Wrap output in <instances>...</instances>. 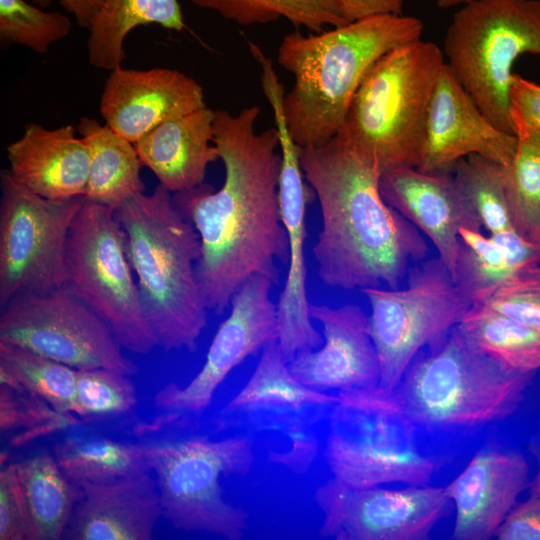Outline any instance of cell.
Segmentation results:
<instances>
[{
	"instance_id": "obj_48",
	"label": "cell",
	"mask_w": 540,
	"mask_h": 540,
	"mask_svg": "<svg viewBox=\"0 0 540 540\" xmlns=\"http://www.w3.org/2000/svg\"><path fill=\"white\" fill-rule=\"evenodd\" d=\"M529 239L540 241V227L530 234Z\"/></svg>"
},
{
	"instance_id": "obj_26",
	"label": "cell",
	"mask_w": 540,
	"mask_h": 540,
	"mask_svg": "<svg viewBox=\"0 0 540 540\" xmlns=\"http://www.w3.org/2000/svg\"><path fill=\"white\" fill-rule=\"evenodd\" d=\"M461 244L452 275L472 304L484 302L504 281L540 264V241L508 230L484 236L481 231L463 228Z\"/></svg>"
},
{
	"instance_id": "obj_1",
	"label": "cell",
	"mask_w": 540,
	"mask_h": 540,
	"mask_svg": "<svg viewBox=\"0 0 540 540\" xmlns=\"http://www.w3.org/2000/svg\"><path fill=\"white\" fill-rule=\"evenodd\" d=\"M257 105L215 110L214 144L225 168L222 186L202 183L173 201L201 240L197 277L209 310L222 314L238 288L264 274L278 283L275 261L288 262L279 202L281 153L276 127L257 132Z\"/></svg>"
},
{
	"instance_id": "obj_4",
	"label": "cell",
	"mask_w": 540,
	"mask_h": 540,
	"mask_svg": "<svg viewBox=\"0 0 540 540\" xmlns=\"http://www.w3.org/2000/svg\"><path fill=\"white\" fill-rule=\"evenodd\" d=\"M115 213L158 346L195 352L209 310L196 272L198 232L161 185L127 200Z\"/></svg>"
},
{
	"instance_id": "obj_19",
	"label": "cell",
	"mask_w": 540,
	"mask_h": 540,
	"mask_svg": "<svg viewBox=\"0 0 540 540\" xmlns=\"http://www.w3.org/2000/svg\"><path fill=\"white\" fill-rule=\"evenodd\" d=\"M517 137L495 126L444 64L429 105L421 161L424 172L448 171L460 159L479 155L507 166Z\"/></svg>"
},
{
	"instance_id": "obj_27",
	"label": "cell",
	"mask_w": 540,
	"mask_h": 540,
	"mask_svg": "<svg viewBox=\"0 0 540 540\" xmlns=\"http://www.w3.org/2000/svg\"><path fill=\"white\" fill-rule=\"evenodd\" d=\"M77 130L90 149V169L84 198L115 210L145 192L142 163L135 145L105 123L83 116Z\"/></svg>"
},
{
	"instance_id": "obj_35",
	"label": "cell",
	"mask_w": 540,
	"mask_h": 540,
	"mask_svg": "<svg viewBox=\"0 0 540 540\" xmlns=\"http://www.w3.org/2000/svg\"><path fill=\"white\" fill-rule=\"evenodd\" d=\"M515 135L517 148L504 166V185L512 225L529 238L540 227V152L524 134Z\"/></svg>"
},
{
	"instance_id": "obj_20",
	"label": "cell",
	"mask_w": 540,
	"mask_h": 540,
	"mask_svg": "<svg viewBox=\"0 0 540 540\" xmlns=\"http://www.w3.org/2000/svg\"><path fill=\"white\" fill-rule=\"evenodd\" d=\"M380 192L390 207L429 237L453 275L460 230L481 231L483 226L452 172H424L416 167L388 170L382 173Z\"/></svg>"
},
{
	"instance_id": "obj_8",
	"label": "cell",
	"mask_w": 540,
	"mask_h": 540,
	"mask_svg": "<svg viewBox=\"0 0 540 540\" xmlns=\"http://www.w3.org/2000/svg\"><path fill=\"white\" fill-rule=\"evenodd\" d=\"M160 494L162 517L184 532H207L240 540L248 512L224 498L221 476L244 477L255 460L254 440L208 435L164 438L144 443Z\"/></svg>"
},
{
	"instance_id": "obj_36",
	"label": "cell",
	"mask_w": 540,
	"mask_h": 540,
	"mask_svg": "<svg viewBox=\"0 0 540 540\" xmlns=\"http://www.w3.org/2000/svg\"><path fill=\"white\" fill-rule=\"evenodd\" d=\"M71 20L58 11L44 8L26 0H0V40L5 45H20L38 54L67 37Z\"/></svg>"
},
{
	"instance_id": "obj_29",
	"label": "cell",
	"mask_w": 540,
	"mask_h": 540,
	"mask_svg": "<svg viewBox=\"0 0 540 540\" xmlns=\"http://www.w3.org/2000/svg\"><path fill=\"white\" fill-rule=\"evenodd\" d=\"M30 524V540L62 539L81 489L44 453L14 463Z\"/></svg>"
},
{
	"instance_id": "obj_28",
	"label": "cell",
	"mask_w": 540,
	"mask_h": 540,
	"mask_svg": "<svg viewBox=\"0 0 540 540\" xmlns=\"http://www.w3.org/2000/svg\"><path fill=\"white\" fill-rule=\"evenodd\" d=\"M156 24L168 30L186 28L178 0H102L88 31L89 63L103 70L122 66L124 43L138 26Z\"/></svg>"
},
{
	"instance_id": "obj_31",
	"label": "cell",
	"mask_w": 540,
	"mask_h": 540,
	"mask_svg": "<svg viewBox=\"0 0 540 540\" xmlns=\"http://www.w3.org/2000/svg\"><path fill=\"white\" fill-rule=\"evenodd\" d=\"M475 350L520 372L540 370V333L482 304H472L456 326Z\"/></svg>"
},
{
	"instance_id": "obj_17",
	"label": "cell",
	"mask_w": 540,
	"mask_h": 540,
	"mask_svg": "<svg viewBox=\"0 0 540 540\" xmlns=\"http://www.w3.org/2000/svg\"><path fill=\"white\" fill-rule=\"evenodd\" d=\"M274 281L267 275L248 278L234 293L230 313L219 325L205 363L185 386L172 382L155 395V405L165 413L193 416L211 404L217 388L245 359L277 338L276 303L271 299Z\"/></svg>"
},
{
	"instance_id": "obj_3",
	"label": "cell",
	"mask_w": 540,
	"mask_h": 540,
	"mask_svg": "<svg viewBox=\"0 0 540 540\" xmlns=\"http://www.w3.org/2000/svg\"><path fill=\"white\" fill-rule=\"evenodd\" d=\"M423 23L413 16L382 15L304 35H285L278 64L294 77L282 108L299 147L334 138L350 103L373 64L392 49L421 38Z\"/></svg>"
},
{
	"instance_id": "obj_46",
	"label": "cell",
	"mask_w": 540,
	"mask_h": 540,
	"mask_svg": "<svg viewBox=\"0 0 540 540\" xmlns=\"http://www.w3.org/2000/svg\"><path fill=\"white\" fill-rule=\"evenodd\" d=\"M511 117L515 131H519L538 149L540 152V129L527 124L518 114L511 108Z\"/></svg>"
},
{
	"instance_id": "obj_21",
	"label": "cell",
	"mask_w": 540,
	"mask_h": 540,
	"mask_svg": "<svg viewBox=\"0 0 540 540\" xmlns=\"http://www.w3.org/2000/svg\"><path fill=\"white\" fill-rule=\"evenodd\" d=\"M204 106L201 85L179 70L120 66L110 71L99 111L107 126L134 144L160 124Z\"/></svg>"
},
{
	"instance_id": "obj_40",
	"label": "cell",
	"mask_w": 540,
	"mask_h": 540,
	"mask_svg": "<svg viewBox=\"0 0 540 540\" xmlns=\"http://www.w3.org/2000/svg\"><path fill=\"white\" fill-rule=\"evenodd\" d=\"M30 524L14 464L0 472V540H30Z\"/></svg>"
},
{
	"instance_id": "obj_43",
	"label": "cell",
	"mask_w": 540,
	"mask_h": 540,
	"mask_svg": "<svg viewBox=\"0 0 540 540\" xmlns=\"http://www.w3.org/2000/svg\"><path fill=\"white\" fill-rule=\"evenodd\" d=\"M348 22L382 15H402L405 0H335Z\"/></svg>"
},
{
	"instance_id": "obj_39",
	"label": "cell",
	"mask_w": 540,
	"mask_h": 540,
	"mask_svg": "<svg viewBox=\"0 0 540 540\" xmlns=\"http://www.w3.org/2000/svg\"><path fill=\"white\" fill-rule=\"evenodd\" d=\"M482 304L540 333V266L504 281Z\"/></svg>"
},
{
	"instance_id": "obj_42",
	"label": "cell",
	"mask_w": 540,
	"mask_h": 540,
	"mask_svg": "<svg viewBox=\"0 0 540 540\" xmlns=\"http://www.w3.org/2000/svg\"><path fill=\"white\" fill-rule=\"evenodd\" d=\"M511 108L530 126L540 129V85L514 73Z\"/></svg>"
},
{
	"instance_id": "obj_45",
	"label": "cell",
	"mask_w": 540,
	"mask_h": 540,
	"mask_svg": "<svg viewBox=\"0 0 540 540\" xmlns=\"http://www.w3.org/2000/svg\"><path fill=\"white\" fill-rule=\"evenodd\" d=\"M529 450L537 460L538 469L529 485L530 495H540V419L529 443Z\"/></svg>"
},
{
	"instance_id": "obj_18",
	"label": "cell",
	"mask_w": 540,
	"mask_h": 540,
	"mask_svg": "<svg viewBox=\"0 0 540 540\" xmlns=\"http://www.w3.org/2000/svg\"><path fill=\"white\" fill-rule=\"evenodd\" d=\"M310 316L322 327L323 344L298 352L288 362L292 375L324 393L379 385V358L361 307L310 304Z\"/></svg>"
},
{
	"instance_id": "obj_2",
	"label": "cell",
	"mask_w": 540,
	"mask_h": 540,
	"mask_svg": "<svg viewBox=\"0 0 540 540\" xmlns=\"http://www.w3.org/2000/svg\"><path fill=\"white\" fill-rule=\"evenodd\" d=\"M299 156L321 209L312 252L323 283L344 290L399 288L410 263L424 259L428 246L417 227L383 199L380 168L338 136L300 147Z\"/></svg>"
},
{
	"instance_id": "obj_41",
	"label": "cell",
	"mask_w": 540,
	"mask_h": 540,
	"mask_svg": "<svg viewBox=\"0 0 540 540\" xmlns=\"http://www.w3.org/2000/svg\"><path fill=\"white\" fill-rule=\"evenodd\" d=\"M498 540H540V495L517 503L498 529Z\"/></svg>"
},
{
	"instance_id": "obj_9",
	"label": "cell",
	"mask_w": 540,
	"mask_h": 540,
	"mask_svg": "<svg viewBox=\"0 0 540 540\" xmlns=\"http://www.w3.org/2000/svg\"><path fill=\"white\" fill-rule=\"evenodd\" d=\"M445 62L484 115L514 133L513 65L540 55V0H474L454 15L444 38Z\"/></svg>"
},
{
	"instance_id": "obj_25",
	"label": "cell",
	"mask_w": 540,
	"mask_h": 540,
	"mask_svg": "<svg viewBox=\"0 0 540 540\" xmlns=\"http://www.w3.org/2000/svg\"><path fill=\"white\" fill-rule=\"evenodd\" d=\"M214 119L215 110L204 106L160 124L134 143L142 165L170 193L204 183L208 166L219 159Z\"/></svg>"
},
{
	"instance_id": "obj_6",
	"label": "cell",
	"mask_w": 540,
	"mask_h": 540,
	"mask_svg": "<svg viewBox=\"0 0 540 540\" xmlns=\"http://www.w3.org/2000/svg\"><path fill=\"white\" fill-rule=\"evenodd\" d=\"M444 64L442 50L421 38L392 49L363 78L336 136L382 173L417 168Z\"/></svg>"
},
{
	"instance_id": "obj_16",
	"label": "cell",
	"mask_w": 540,
	"mask_h": 540,
	"mask_svg": "<svg viewBox=\"0 0 540 540\" xmlns=\"http://www.w3.org/2000/svg\"><path fill=\"white\" fill-rule=\"evenodd\" d=\"M263 93L270 104L281 150L279 202L282 223L288 236V272L276 303L277 340L289 362L298 352L316 349L323 344V335L312 324L306 290L304 241L307 205L316 197L307 182L300 163V147L291 137L282 108L283 85L268 83Z\"/></svg>"
},
{
	"instance_id": "obj_32",
	"label": "cell",
	"mask_w": 540,
	"mask_h": 540,
	"mask_svg": "<svg viewBox=\"0 0 540 540\" xmlns=\"http://www.w3.org/2000/svg\"><path fill=\"white\" fill-rule=\"evenodd\" d=\"M77 369L28 349L0 342V380L18 384L54 410L74 414Z\"/></svg>"
},
{
	"instance_id": "obj_47",
	"label": "cell",
	"mask_w": 540,
	"mask_h": 540,
	"mask_svg": "<svg viewBox=\"0 0 540 540\" xmlns=\"http://www.w3.org/2000/svg\"><path fill=\"white\" fill-rule=\"evenodd\" d=\"M474 0H435L436 4L440 8H451L458 5H464Z\"/></svg>"
},
{
	"instance_id": "obj_11",
	"label": "cell",
	"mask_w": 540,
	"mask_h": 540,
	"mask_svg": "<svg viewBox=\"0 0 540 540\" xmlns=\"http://www.w3.org/2000/svg\"><path fill=\"white\" fill-rule=\"evenodd\" d=\"M406 276L402 289H361L386 389H396L415 356L442 340L472 305L439 257L419 261Z\"/></svg>"
},
{
	"instance_id": "obj_44",
	"label": "cell",
	"mask_w": 540,
	"mask_h": 540,
	"mask_svg": "<svg viewBox=\"0 0 540 540\" xmlns=\"http://www.w3.org/2000/svg\"><path fill=\"white\" fill-rule=\"evenodd\" d=\"M34 3L42 8H47L55 0H33ZM62 7L74 16L77 23L86 29H89L92 21L96 17L102 0H58Z\"/></svg>"
},
{
	"instance_id": "obj_22",
	"label": "cell",
	"mask_w": 540,
	"mask_h": 540,
	"mask_svg": "<svg viewBox=\"0 0 540 540\" xmlns=\"http://www.w3.org/2000/svg\"><path fill=\"white\" fill-rule=\"evenodd\" d=\"M530 467L517 449L488 445L445 486L455 509L453 540H490L529 488Z\"/></svg>"
},
{
	"instance_id": "obj_15",
	"label": "cell",
	"mask_w": 540,
	"mask_h": 540,
	"mask_svg": "<svg viewBox=\"0 0 540 540\" xmlns=\"http://www.w3.org/2000/svg\"><path fill=\"white\" fill-rule=\"evenodd\" d=\"M319 535L336 540H427L454 508L445 487L355 488L333 477L314 492Z\"/></svg>"
},
{
	"instance_id": "obj_5",
	"label": "cell",
	"mask_w": 540,
	"mask_h": 540,
	"mask_svg": "<svg viewBox=\"0 0 540 540\" xmlns=\"http://www.w3.org/2000/svg\"><path fill=\"white\" fill-rule=\"evenodd\" d=\"M535 375L475 350L455 326L415 356L395 390L423 434L464 436L512 416Z\"/></svg>"
},
{
	"instance_id": "obj_23",
	"label": "cell",
	"mask_w": 540,
	"mask_h": 540,
	"mask_svg": "<svg viewBox=\"0 0 540 540\" xmlns=\"http://www.w3.org/2000/svg\"><path fill=\"white\" fill-rule=\"evenodd\" d=\"M63 539L150 540L162 516L150 472L108 483H82Z\"/></svg>"
},
{
	"instance_id": "obj_34",
	"label": "cell",
	"mask_w": 540,
	"mask_h": 540,
	"mask_svg": "<svg viewBox=\"0 0 540 540\" xmlns=\"http://www.w3.org/2000/svg\"><path fill=\"white\" fill-rule=\"evenodd\" d=\"M490 235L515 230L504 185V166L479 155L458 160L450 169Z\"/></svg>"
},
{
	"instance_id": "obj_33",
	"label": "cell",
	"mask_w": 540,
	"mask_h": 540,
	"mask_svg": "<svg viewBox=\"0 0 540 540\" xmlns=\"http://www.w3.org/2000/svg\"><path fill=\"white\" fill-rule=\"evenodd\" d=\"M189 1L243 26L266 24L285 18L297 29L304 27L313 32H321L325 27H338L348 23L342 17L335 0Z\"/></svg>"
},
{
	"instance_id": "obj_37",
	"label": "cell",
	"mask_w": 540,
	"mask_h": 540,
	"mask_svg": "<svg viewBox=\"0 0 540 540\" xmlns=\"http://www.w3.org/2000/svg\"><path fill=\"white\" fill-rule=\"evenodd\" d=\"M74 414L54 410L46 401L10 381L0 380V427L2 432L24 429L11 444L23 445L39 436L69 425L83 423Z\"/></svg>"
},
{
	"instance_id": "obj_12",
	"label": "cell",
	"mask_w": 540,
	"mask_h": 540,
	"mask_svg": "<svg viewBox=\"0 0 540 540\" xmlns=\"http://www.w3.org/2000/svg\"><path fill=\"white\" fill-rule=\"evenodd\" d=\"M336 394L313 390L291 373L277 338L261 350L260 359L239 392L213 420L215 431L245 427L277 435L283 441L272 463L294 475L308 472L319 452L318 429L327 422Z\"/></svg>"
},
{
	"instance_id": "obj_13",
	"label": "cell",
	"mask_w": 540,
	"mask_h": 540,
	"mask_svg": "<svg viewBox=\"0 0 540 540\" xmlns=\"http://www.w3.org/2000/svg\"><path fill=\"white\" fill-rule=\"evenodd\" d=\"M0 309L23 293L66 284L68 235L83 197L49 200L0 174Z\"/></svg>"
},
{
	"instance_id": "obj_10",
	"label": "cell",
	"mask_w": 540,
	"mask_h": 540,
	"mask_svg": "<svg viewBox=\"0 0 540 540\" xmlns=\"http://www.w3.org/2000/svg\"><path fill=\"white\" fill-rule=\"evenodd\" d=\"M66 271L65 286L106 323L122 347L145 355L158 346L114 208L83 199L68 235Z\"/></svg>"
},
{
	"instance_id": "obj_7",
	"label": "cell",
	"mask_w": 540,
	"mask_h": 540,
	"mask_svg": "<svg viewBox=\"0 0 540 540\" xmlns=\"http://www.w3.org/2000/svg\"><path fill=\"white\" fill-rule=\"evenodd\" d=\"M336 397L323 449L334 479L355 488L430 483L446 458L423 446V433L395 389L376 385Z\"/></svg>"
},
{
	"instance_id": "obj_30",
	"label": "cell",
	"mask_w": 540,
	"mask_h": 540,
	"mask_svg": "<svg viewBox=\"0 0 540 540\" xmlns=\"http://www.w3.org/2000/svg\"><path fill=\"white\" fill-rule=\"evenodd\" d=\"M54 457L77 487L152 471L144 443L127 444L105 437H68L54 447Z\"/></svg>"
},
{
	"instance_id": "obj_24",
	"label": "cell",
	"mask_w": 540,
	"mask_h": 540,
	"mask_svg": "<svg viewBox=\"0 0 540 540\" xmlns=\"http://www.w3.org/2000/svg\"><path fill=\"white\" fill-rule=\"evenodd\" d=\"M6 152L10 174L32 192L49 200L84 196L90 149L72 125L48 129L27 123L22 136Z\"/></svg>"
},
{
	"instance_id": "obj_14",
	"label": "cell",
	"mask_w": 540,
	"mask_h": 540,
	"mask_svg": "<svg viewBox=\"0 0 540 540\" xmlns=\"http://www.w3.org/2000/svg\"><path fill=\"white\" fill-rule=\"evenodd\" d=\"M0 342L77 370L107 368L127 375L138 371L106 323L66 286L13 297L1 308Z\"/></svg>"
},
{
	"instance_id": "obj_38",
	"label": "cell",
	"mask_w": 540,
	"mask_h": 540,
	"mask_svg": "<svg viewBox=\"0 0 540 540\" xmlns=\"http://www.w3.org/2000/svg\"><path fill=\"white\" fill-rule=\"evenodd\" d=\"M128 376L107 368L77 370L74 415L85 422L132 411L137 396Z\"/></svg>"
}]
</instances>
